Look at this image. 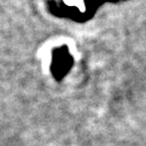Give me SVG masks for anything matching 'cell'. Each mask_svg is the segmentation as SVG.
I'll return each instance as SVG.
<instances>
[{"mask_svg":"<svg viewBox=\"0 0 146 146\" xmlns=\"http://www.w3.org/2000/svg\"><path fill=\"white\" fill-rule=\"evenodd\" d=\"M64 1H65L68 5H73V4L75 5L76 4V0H64Z\"/></svg>","mask_w":146,"mask_h":146,"instance_id":"cell-1","label":"cell"}]
</instances>
